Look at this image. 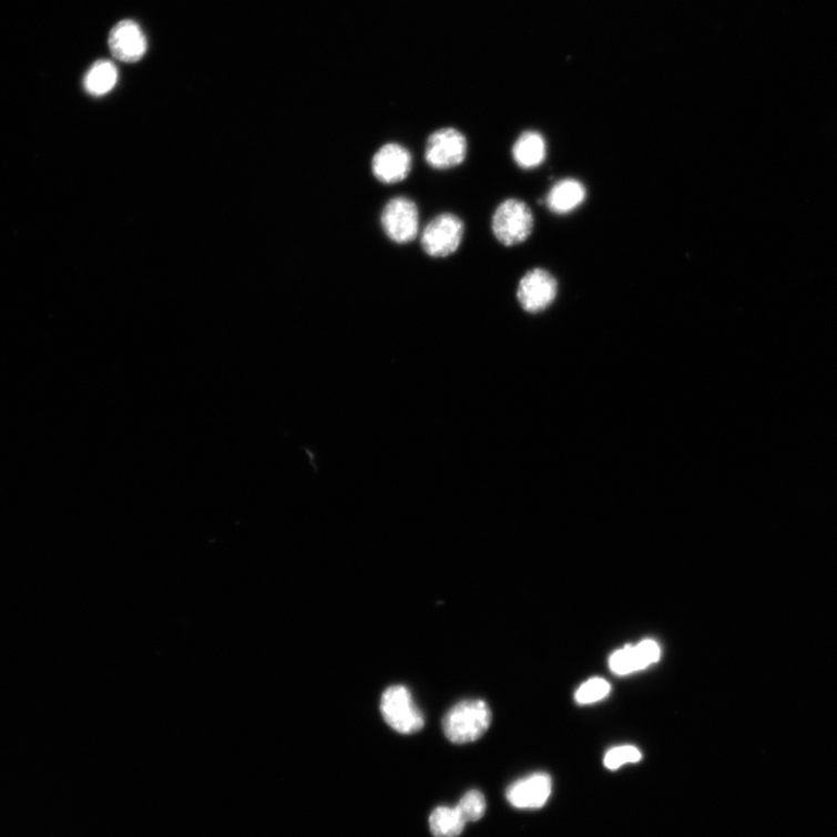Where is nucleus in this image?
<instances>
[{
    "mask_svg": "<svg viewBox=\"0 0 837 837\" xmlns=\"http://www.w3.org/2000/svg\"><path fill=\"white\" fill-rule=\"evenodd\" d=\"M492 713L489 705L481 700L463 701L451 707L442 726L447 738L452 744L465 745L481 738L489 729Z\"/></svg>",
    "mask_w": 837,
    "mask_h": 837,
    "instance_id": "1",
    "label": "nucleus"
},
{
    "mask_svg": "<svg viewBox=\"0 0 837 837\" xmlns=\"http://www.w3.org/2000/svg\"><path fill=\"white\" fill-rule=\"evenodd\" d=\"M534 227L530 206L519 200H507L494 211L492 232L497 241L507 247L528 241Z\"/></svg>",
    "mask_w": 837,
    "mask_h": 837,
    "instance_id": "2",
    "label": "nucleus"
},
{
    "mask_svg": "<svg viewBox=\"0 0 837 837\" xmlns=\"http://www.w3.org/2000/svg\"><path fill=\"white\" fill-rule=\"evenodd\" d=\"M380 712L386 723L400 734H415L423 728V714L410 690L402 685L390 686L382 693Z\"/></svg>",
    "mask_w": 837,
    "mask_h": 837,
    "instance_id": "3",
    "label": "nucleus"
},
{
    "mask_svg": "<svg viewBox=\"0 0 837 837\" xmlns=\"http://www.w3.org/2000/svg\"><path fill=\"white\" fill-rule=\"evenodd\" d=\"M463 236L465 223L459 215L441 213L426 225L420 243L428 256L445 258L459 251Z\"/></svg>",
    "mask_w": 837,
    "mask_h": 837,
    "instance_id": "4",
    "label": "nucleus"
},
{
    "mask_svg": "<svg viewBox=\"0 0 837 837\" xmlns=\"http://www.w3.org/2000/svg\"><path fill=\"white\" fill-rule=\"evenodd\" d=\"M467 154V137L457 129H440L426 141L425 161L436 171H448L461 165Z\"/></svg>",
    "mask_w": 837,
    "mask_h": 837,
    "instance_id": "5",
    "label": "nucleus"
},
{
    "mask_svg": "<svg viewBox=\"0 0 837 837\" xmlns=\"http://www.w3.org/2000/svg\"><path fill=\"white\" fill-rule=\"evenodd\" d=\"M380 224L392 243L398 245L412 243L420 228L417 204L408 197L390 200L381 211Z\"/></svg>",
    "mask_w": 837,
    "mask_h": 837,
    "instance_id": "6",
    "label": "nucleus"
},
{
    "mask_svg": "<svg viewBox=\"0 0 837 837\" xmlns=\"http://www.w3.org/2000/svg\"><path fill=\"white\" fill-rule=\"evenodd\" d=\"M558 288L552 274L544 269H533L520 279L517 298L524 310L539 314L555 300Z\"/></svg>",
    "mask_w": 837,
    "mask_h": 837,
    "instance_id": "7",
    "label": "nucleus"
},
{
    "mask_svg": "<svg viewBox=\"0 0 837 837\" xmlns=\"http://www.w3.org/2000/svg\"><path fill=\"white\" fill-rule=\"evenodd\" d=\"M372 174L382 184H397L408 178L412 170V155L400 143L381 146L371 162Z\"/></svg>",
    "mask_w": 837,
    "mask_h": 837,
    "instance_id": "8",
    "label": "nucleus"
},
{
    "mask_svg": "<svg viewBox=\"0 0 837 837\" xmlns=\"http://www.w3.org/2000/svg\"><path fill=\"white\" fill-rule=\"evenodd\" d=\"M109 47L115 59L134 63L146 54L149 43L136 22L123 20L112 29Z\"/></svg>",
    "mask_w": 837,
    "mask_h": 837,
    "instance_id": "9",
    "label": "nucleus"
},
{
    "mask_svg": "<svg viewBox=\"0 0 837 837\" xmlns=\"http://www.w3.org/2000/svg\"><path fill=\"white\" fill-rule=\"evenodd\" d=\"M552 795V778L538 773L522 778L508 788L507 798L516 808L537 809L543 807Z\"/></svg>",
    "mask_w": 837,
    "mask_h": 837,
    "instance_id": "10",
    "label": "nucleus"
},
{
    "mask_svg": "<svg viewBox=\"0 0 837 837\" xmlns=\"http://www.w3.org/2000/svg\"><path fill=\"white\" fill-rule=\"evenodd\" d=\"M660 657V645L653 640H644L636 645H626L625 649L613 653L610 659V667L614 674L624 676L651 666Z\"/></svg>",
    "mask_w": 837,
    "mask_h": 837,
    "instance_id": "11",
    "label": "nucleus"
},
{
    "mask_svg": "<svg viewBox=\"0 0 837 837\" xmlns=\"http://www.w3.org/2000/svg\"><path fill=\"white\" fill-rule=\"evenodd\" d=\"M586 191L576 180H563L549 191L547 205L550 211L564 214L578 208L585 200Z\"/></svg>",
    "mask_w": 837,
    "mask_h": 837,
    "instance_id": "12",
    "label": "nucleus"
},
{
    "mask_svg": "<svg viewBox=\"0 0 837 837\" xmlns=\"http://www.w3.org/2000/svg\"><path fill=\"white\" fill-rule=\"evenodd\" d=\"M512 155L522 170H533L539 166L547 155L543 136L535 131L522 133L513 145Z\"/></svg>",
    "mask_w": 837,
    "mask_h": 837,
    "instance_id": "13",
    "label": "nucleus"
},
{
    "mask_svg": "<svg viewBox=\"0 0 837 837\" xmlns=\"http://www.w3.org/2000/svg\"><path fill=\"white\" fill-rule=\"evenodd\" d=\"M466 825L457 807H438L429 818L430 831L435 837H458Z\"/></svg>",
    "mask_w": 837,
    "mask_h": 837,
    "instance_id": "14",
    "label": "nucleus"
},
{
    "mask_svg": "<svg viewBox=\"0 0 837 837\" xmlns=\"http://www.w3.org/2000/svg\"><path fill=\"white\" fill-rule=\"evenodd\" d=\"M118 82V70L112 62H95L84 80V86L90 94L104 95L113 90Z\"/></svg>",
    "mask_w": 837,
    "mask_h": 837,
    "instance_id": "15",
    "label": "nucleus"
},
{
    "mask_svg": "<svg viewBox=\"0 0 837 837\" xmlns=\"http://www.w3.org/2000/svg\"><path fill=\"white\" fill-rule=\"evenodd\" d=\"M457 809L467 824L478 821L486 815V798L480 792H469L462 797Z\"/></svg>",
    "mask_w": 837,
    "mask_h": 837,
    "instance_id": "16",
    "label": "nucleus"
},
{
    "mask_svg": "<svg viewBox=\"0 0 837 837\" xmlns=\"http://www.w3.org/2000/svg\"><path fill=\"white\" fill-rule=\"evenodd\" d=\"M611 691V685L603 678H591L576 692V702L582 705L593 704L604 700Z\"/></svg>",
    "mask_w": 837,
    "mask_h": 837,
    "instance_id": "17",
    "label": "nucleus"
},
{
    "mask_svg": "<svg viewBox=\"0 0 837 837\" xmlns=\"http://www.w3.org/2000/svg\"><path fill=\"white\" fill-rule=\"evenodd\" d=\"M642 754L634 746H621L608 752L604 765L610 770H617L623 765L641 761Z\"/></svg>",
    "mask_w": 837,
    "mask_h": 837,
    "instance_id": "18",
    "label": "nucleus"
}]
</instances>
